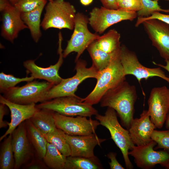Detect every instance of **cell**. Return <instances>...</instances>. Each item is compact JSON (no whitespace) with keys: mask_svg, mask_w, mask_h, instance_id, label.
<instances>
[{"mask_svg":"<svg viewBox=\"0 0 169 169\" xmlns=\"http://www.w3.org/2000/svg\"><path fill=\"white\" fill-rule=\"evenodd\" d=\"M55 112L49 110L38 109L29 120L38 129L45 135L57 128L54 117Z\"/></svg>","mask_w":169,"mask_h":169,"instance_id":"7402d4cb","label":"cell"},{"mask_svg":"<svg viewBox=\"0 0 169 169\" xmlns=\"http://www.w3.org/2000/svg\"><path fill=\"white\" fill-rule=\"evenodd\" d=\"M87 49L91 58L92 65L98 71L103 70L108 65L115 52L110 54L101 50L98 48L95 41L91 44Z\"/></svg>","mask_w":169,"mask_h":169,"instance_id":"4316f807","label":"cell"},{"mask_svg":"<svg viewBox=\"0 0 169 169\" xmlns=\"http://www.w3.org/2000/svg\"><path fill=\"white\" fill-rule=\"evenodd\" d=\"M64 135L70 147V156H72L93 157L95 147L106 140L99 138L95 133L81 136L69 135L65 133Z\"/></svg>","mask_w":169,"mask_h":169,"instance_id":"ac0fdd59","label":"cell"},{"mask_svg":"<svg viewBox=\"0 0 169 169\" xmlns=\"http://www.w3.org/2000/svg\"><path fill=\"white\" fill-rule=\"evenodd\" d=\"M1 36L13 43L19 32L28 28L21 17V13L13 5L1 12Z\"/></svg>","mask_w":169,"mask_h":169,"instance_id":"e0dca14e","label":"cell"},{"mask_svg":"<svg viewBox=\"0 0 169 169\" xmlns=\"http://www.w3.org/2000/svg\"><path fill=\"white\" fill-rule=\"evenodd\" d=\"M0 103L5 105L10 111L11 121L5 133L0 138V141L8 135L11 134L22 123L30 119L38 110L36 104L22 105L13 102L0 95Z\"/></svg>","mask_w":169,"mask_h":169,"instance_id":"d6986e66","label":"cell"},{"mask_svg":"<svg viewBox=\"0 0 169 169\" xmlns=\"http://www.w3.org/2000/svg\"><path fill=\"white\" fill-rule=\"evenodd\" d=\"M12 4L8 0H0V11L2 12Z\"/></svg>","mask_w":169,"mask_h":169,"instance_id":"ab89813d","label":"cell"},{"mask_svg":"<svg viewBox=\"0 0 169 169\" xmlns=\"http://www.w3.org/2000/svg\"><path fill=\"white\" fill-rule=\"evenodd\" d=\"M64 133L63 131L57 128L44 135L48 142L54 145L63 154L67 157L70 156L71 150Z\"/></svg>","mask_w":169,"mask_h":169,"instance_id":"f1b7e54d","label":"cell"},{"mask_svg":"<svg viewBox=\"0 0 169 169\" xmlns=\"http://www.w3.org/2000/svg\"><path fill=\"white\" fill-rule=\"evenodd\" d=\"M47 0L49 2V1H52L53 0Z\"/></svg>","mask_w":169,"mask_h":169,"instance_id":"bcb514c9","label":"cell"},{"mask_svg":"<svg viewBox=\"0 0 169 169\" xmlns=\"http://www.w3.org/2000/svg\"><path fill=\"white\" fill-rule=\"evenodd\" d=\"M120 59L125 75H134L139 83L143 79L147 80L156 76L169 83V77L166 75L160 67L150 68L143 66L139 61L135 53L129 50L124 45L121 46Z\"/></svg>","mask_w":169,"mask_h":169,"instance_id":"8fae6325","label":"cell"},{"mask_svg":"<svg viewBox=\"0 0 169 169\" xmlns=\"http://www.w3.org/2000/svg\"><path fill=\"white\" fill-rule=\"evenodd\" d=\"M81 3L84 6H86L90 4L93 0H80Z\"/></svg>","mask_w":169,"mask_h":169,"instance_id":"b9f144b4","label":"cell"},{"mask_svg":"<svg viewBox=\"0 0 169 169\" xmlns=\"http://www.w3.org/2000/svg\"><path fill=\"white\" fill-rule=\"evenodd\" d=\"M102 165L96 156L88 157L83 156L66 157L64 169H101Z\"/></svg>","mask_w":169,"mask_h":169,"instance_id":"cb8c5ba5","label":"cell"},{"mask_svg":"<svg viewBox=\"0 0 169 169\" xmlns=\"http://www.w3.org/2000/svg\"><path fill=\"white\" fill-rule=\"evenodd\" d=\"M117 154L115 152H110L107 155V157L110 160V162H109L110 168L111 169H125L118 161L116 156Z\"/></svg>","mask_w":169,"mask_h":169,"instance_id":"d590c367","label":"cell"},{"mask_svg":"<svg viewBox=\"0 0 169 169\" xmlns=\"http://www.w3.org/2000/svg\"><path fill=\"white\" fill-rule=\"evenodd\" d=\"M41 159H38V160H33L28 163L27 166V168L30 169H44L46 166L44 163H43L41 161Z\"/></svg>","mask_w":169,"mask_h":169,"instance_id":"74e56055","label":"cell"},{"mask_svg":"<svg viewBox=\"0 0 169 169\" xmlns=\"http://www.w3.org/2000/svg\"><path fill=\"white\" fill-rule=\"evenodd\" d=\"M46 0H21L14 6L21 13H27L34 10Z\"/></svg>","mask_w":169,"mask_h":169,"instance_id":"d6a6232c","label":"cell"},{"mask_svg":"<svg viewBox=\"0 0 169 169\" xmlns=\"http://www.w3.org/2000/svg\"><path fill=\"white\" fill-rule=\"evenodd\" d=\"M10 3L13 5H14L21 0H8Z\"/></svg>","mask_w":169,"mask_h":169,"instance_id":"ee69618b","label":"cell"},{"mask_svg":"<svg viewBox=\"0 0 169 169\" xmlns=\"http://www.w3.org/2000/svg\"><path fill=\"white\" fill-rule=\"evenodd\" d=\"M88 23V18L85 15L82 13H76L74 31L63 52L64 58L72 52H76V62L89 46L100 38L99 34L90 31Z\"/></svg>","mask_w":169,"mask_h":169,"instance_id":"ba28073f","label":"cell"},{"mask_svg":"<svg viewBox=\"0 0 169 169\" xmlns=\"http://www.w3.org/2000/svg\"><path fill=\"white\" fill-rule=\"evenodd\" d=\"M76 63L75 74L71 77L63 79L59 83L54 85L48 92L46 101L62 97L76 96L75 92L84 80L89 78L97 79L99 71L93 65L87 68L86 61L79 59Z\"/></svg>","mask_w":169,"mask_h":169,"instance_id":"5b68a950","label":"cell"},{"mask_svg":"<svg viewBox=\"0 0 169 169\" xmlns=\"http://www.w3.org/2000/svg\"><path fill=\"white\" fill-rule=\"evenodd\" d=\"M54 85L48 81H34L21 87H14L4 92L3 96L13 102L28 105L46 101L48 91Z\"/></svg>","mask_w":169,"mask_h":169,"instance_id":"52a82bcc","label":"cell"},{"mask_svg":"<svg viewBox=\"0 0 169 169\" xmlns=\"http://www.w3.org/2000/svg\"><path fill=\"white\" fill-rule=\"evenodd\" d=\"M47 1H45L32 11L21 13V18L29 30L32 39L36 43L39 41L42 36L41 17Z\"/></svg>","mask_w":169,"mask_h":169,"instance_id":"44dd1931","label":"cell"},{"mask_svg":"<svg viewBox=\"0 0 169 169\" xmlns=\"http://www.w3.org/2000/svg\"><path fill=\"white\" fill-rule=\"evenodd\" d=\"M165 62L166 63V65H163L161 64H157L154 62H153V63L155 65L164 69L169 73V60H166Z\"/></svg>","mask_w":169,"mask_h":169,"instance_id":"60d3db41","label":"cell"},{"mask_svg":"<svg viewBox=\"0 0 169 169\" xmlns=\"http://www.w3.org/2000/svg\"><path fill=\"white\" fill-rule=\"evenodd\" d=\"M121 0H116L117 3L120 2Z\"/></svg>","mask_w":169,"mask_h":169,"instance_id":"f6af8a7d","label":"cell"},{"mask_svg":"<svg viewBox=\"0 0 169 169\" xmlns=\"http://www.w3.org/2000/svg\"><path fill=\"white\" fill-rule=\"evenodd\" d=\"M76 14L74 7L68 2L64 0L49 1L45 6L41 26L45 30L51 28L72 30Z\"/></svg>","mask_w":169,"mask_h":169,"instance_id":"277c9868","label":"cell"},{"mask_svg":"<svg viewBox=\"0 0 169 169\" xmlns=\"http://www.w3.org/2000/svg\"><path fill=\"white\" fill-rule=\"evenodd\" d=\"M165 123L166 128L167 129H169V110L167 115Z\"/></svg>","mask_w":169,"mask_h":169,"instance_id":"7bdbcfd3","label":"cell"},{"mask_svg":"<svg viewBox=\"0 0 169 169\" xmlns=\"http://www.w3.org/2000/svg\"><path fill=\"white\" fill-rule=\"evenodd\" d=\"M152 19H157L169 24V14H163L160 12L157 11L153 12L151 15L147 17H138L135 26L137 27L144 21Z\"/></svg>","mask_w":169,"mask_h":169,"instance_id":"e575fe53","label":"cell"},{"mask_svg":"<svg viewBox=\"0 0 169 169\" xmlns=\"http://www.w3.org/2000/svg\"><path fill=\"white\" fill-rule=\"evenodd\" d=\"M137 17L136 12L121 9L95 7L90 13L89 24L97 33H103L112 25L123 20L132 21Z\"/></svg>","mask_w":169,"mask_h":169,"instance_id":"9c48e42d","label":"cell"},{"mask_svg":"<svg viewBox=\"0 0 169 169\" xmlns=\"http://www.w3.org/2000/svg\"><path fill=\"white\" fill-rule=\"evenodd\" d=\"M54 119L56 127L65 134L72 136L85 135L95 133L100 125L97 120L86 116H67L55 112Z\"/></svg>","mask_w":169,"mask_h":169,"instance_id":"7c38bea8","label":"cell"},{"mask_svg":"<svg viewBox=\"0 0 169 169\" xmlns=\"http://www.w3.org/2000/svg\"><path fill=\"white\" fill-rule=\"evenodd\" d=\"M120 49L115 52L108 65L99 71L96 85L81 101L93 105L100 102L105 93L125 80V75L120 59Z\"/></svg>","mask_w":169,"mask_h":169,"instance_id":"7a4b0ae2","label":"cell"},{"mask_svg":"<svg viewBox=\"0 0 169 169\" xmlns=\"http://www.w3.org/2000/svg\"><path fill=\"white\" fill-rule=\"evenodd\" d=\"M156 143L152 140L141 146L134 145L128 154L132 156L136 166L143 169H151L159 164L169 169V151H156L154 147Z\"/></svg>","mask_w":169,"mask_h":169,"instance_id":"30bf717a","label":"cell"},{"mask_svg":"<svg viewBox=\"0 0 169 169\" xmlns=\"http://www.w3.org/2000/svg\"><path fill=\"white\" fill-rule=\"evenodd\" d=\"M159 0H141L142 8L137 12L138 17H147L154 12H163L169 13V9H164L161 8L158 5Z\"/></svg>","mask_w":169,"mask_h":169,"instance_id":"4dcf8cb0","label":"cell"},{"mask_svg":"<svg viewBox=\"0 0 169 169\" xmlns=\"http://www.w3.org/2000/svg\"><path fill=\"white\" fill-rule=\"evenodd\" d=\"M12 134V146L15 160L14 169H18L26 164L33 154L25 121L20 124Z\"/></svg>","mask_w":169,"mask_h":169,"instance_id":"2e32d148","label":"cell"},{"mask_svg":"<svg viewBox=\"0 0 169 169\" xmlns=\"http://www.w3.org/2000/svg\"><path fill=\"white\" fill-rule=\"evenodd\" d=\"M117 116L114 109L107 107L104 115L98 113L95 115V118L100 125L109 131L111 138L121 151L126 168L132 169L133 166L129 158L128 153L135 145L131 141L128 130L120 125Z\"/></svg>","mask_w":169,"mask_h":169,"instance_id":"3957f363","label":"cell"},{"mask_svg":"<svg viewBox=\"0 0 169 169\" xmlns=\"http://www.w3.org/2000/svg\"><path fill=\"white\" fill-rule=\"evenodd\" d=\"M137 98L135 86L125 80L105 93L100 101V105L114 109L122 125L128 130L134 118Z\"/></svg>","mask_w":169,"mask_h":169,"instance_id":"6da1fadb","label":"cell"},{"mask_svg":"<svg viewBox=\"0 0 169 169\" xmlns=\"http://www.w3.org/2000/svg\"><path fill=\"white\" fill-rule=\"evenodd\" d=\"M120 34L115 29L109 30L95 41L98 48L108 53H112L120 49Z\"/></svg>","mask_w":169,"mask_h":169,"instance_id":"d4e9b609","label":"cell"},{"mask_svg":"<svg viewBox=\"0 0 169 169\" xmlns=\"http://www.w3.org/2000/svg\"><path fill=\"white\" fill-rule=\"evenodd\" d=\"M25 122L30 142L38 158L43 159L46 152L48 143L45 135L33 125L29 119Z\"/></svg>","mask_w":169,"mask_h":169,"instance_id":"603a6c76","label":"cell"},{"mask_svg":"<svg viewBox=\"0 0 169 169\" xmlns=\"http://www.w3.org/2000/svg\"><path fill=\"white\" fill-rule=\"evenodd\" d=\"M6 106L4 104L0 103V128H5L8 126L9 123L7 121L3 120L4 116L7 113Z\"/></svg>","mask_w":169,"mask_h":169,"instance_id":"8d00e7d4","label":"cell"},{"mask_svg":"<svg viewBox=\"0 0 169 169\" xmlns=\"http://www.w3.org/2000/svg\"><path fill=\"white\" fill-rule=\"evenodd\" d=\"M156 128L150 119L148 110H144L139 118L132 120L128 131L134 145L141 146L152 141L151 136Z\"/></svg>","mask_w":169,"mask_h":169,"instance_id":"ffe728a7","label":"cell"},{"mask_svg":"<svg viewBox=\"0 0 169 169\" xmlns=\"http://www.w3.org/2000/svg\"><path fill=\"white\" fill-rule=\"evenodd\" d=\"M151 139L157 143L155 150L163 149L169 151V129L165 131L155 129L151 135Z\"/></svg>","mask_w":169,"mask_h":169,"instance_id":"1f68e13d","label":"cell"},{"mask_svg":"<svg viewBox=\"0 0 169 169\" xmlns=\"http://www.w3.org/2000/svg\"><path fill=\"white\" fill-rule=\"evenodd\" d=\"M34 79L31 76L24 78H19L10 74H6L3 72L0 73V92L3 93L9 89L15 87L17 84L26 81H32Z\"/></svg>","mask_w":169,"mask_h":169,"instance_id":"f546056e","label":"cell"},{"mask_svg":"<svg viewBox=\"0 0 169 169\" xmlns=\"http://www.w3.org/2000/svg\"><path fill=\"white\" fill-rule=\"evenodd\" d=\"M82 99L77 95L62 97L40 103L36 106L39 109L52 110L67 116L90 118L98 113L97 110L92 105L82 102Z\"/></svg>","mask_w":169,"mask_h":169,"instance_id":"8992f818","label":"cell"},{"mask_svg":"<svg viewBox=\"0 0 169 169\" xmlns=\"http://www.w3.org/2000/svg\"><path fill=\"white\" fill-rule=\"evenodd\" d=\"M12 134L5 138L0 147V169H14L15 160L12 146Z\"/></svg>","mask_w":169,"mask_h":169,"instance_id":"83f0119b","label":"cell"},{"mask_svg":"<svg viewBox=\"0 0 169 169\" xmlns=\"http://www.w3.org/2000/svg\"><path fill=\"white\" fill-rule=\"evenodd\" d=\"M142 24L152 45L165 61L169 60V24L156 19L148 20Z\"/></svg>","mask_w":169,"mask_h":169,"instance_id":"5bb4252c","label":"cell"},{"mask_svg":"<svg viewBox=\"0 0 169 169\" xmlns=\"http://www.w3.org/2000/svg\"><path fill=\"white\" fill-rule=\"evenodd\" d=\"M119 8L137 12L142 8L141 0H121L118 3Z\"/></svg>","mask_w":169,"mask_h":169,"instance_id":"836d02e7","label":"cell"},{"mask_svg":"<svg viewBox=\"0 0 169 169\" xmlns=\"http://www.w3.org/2000/svg\"><path fill=\"white\" fill-rule=\"evenodd\" d=\"M147 102L151 121L156 128H161L169 110V89L165 86L153 88Z\"/></svg>","mask_w":169,"mask_h":169,"instance_id":"4fadbf2b","label":"cell"},{"mask_svg":"<svg viewBox=\"0 0 169 169\" xmlns=\"http://www.w3.org/2000/svg\"><path fill=\"white\" fill-rule=\"evenodd\" d=\"M103 7L110 9H118L119 7L116 0H100Z\"/></svg>","mask_w":169,"mask_h":169,"instance_id":"f35d334b","label":"cell"},{"mask_svg":"<svg viewBox=\"0 0 169 169\" xmlns=\"http://www.w3.org/2000/svg\"><path fill=\"white\" fill-rule=\"evenodd\" d=\"M66 156L53 144L48 142L43 160L46 166L52 169H64Z\"/></svg>","mask_w":169,"mask_h":169,"instance_id":"484cf974","label":"cell"},{"mask_svg":"<svg viewBox=\"0 0 169 169\" xmlns=\"http://www.w3.org/2000/svg\"><path fill=\"white\" fill-rule=\"evenodd\" d=\"M58 52L59 55L57 62L49 67L43 68L38 66L33 60L29 59L24 61L23 66L27 72L30 73L31 76L34 79H43L56 85L59 83L62 78L59 74V70L63 62V56L62 43L63 37L61 33H58Z\"/></svg>","mask_w":169,"mask_h":169,"instance_id":"9a60e30c","label":"cell"}]
</instances>
